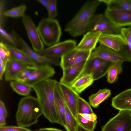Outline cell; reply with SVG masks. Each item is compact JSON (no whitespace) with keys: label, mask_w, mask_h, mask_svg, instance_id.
<instances>
[{"label":"cell","mask_w":131,"mask_h":131,"mask_svg":"<svg viewBox=\"0 0 131 131\" xmlns=\"http://www.w3.org/2000/svg\"><path fill=\"white\" fill-rule=\"evenodd\" d=\"M58 82L48 79L32 86L41 109L43 114L52 123L60 124L54 96V89Z\"/></svg>","instance_id":"6da1fadb"},{"label":"cell","mask_w":131,"mask_h":131,"mask_svg":"<svg viewBox=\"0 0 131 131\" xmlns=\"http://www.w3.org/2000/svg\"><path fill=\"white\" fill-rule=\"evenodd\" d=\"M101 3L100 0L86 2L66 25L64 31L73 37L81 35L87 31L90 20Z\"/></svg>","instance_id":"7a4b0ae2"},{"label":"cell","mask_w":131,"mask_h":131,"mask_svg":"<svg viewBox=\"0 0 131 131\" xmlns=\"http://www.w3.org/2000/svg\"><path fill=\"white\" fill-rule=\"evenodd\" d=\"M42 112L37 98L32 96L22 98L18 106L15 116L18 126L29 127L37 123Z\"/></svg>","instance_id":"3957f363"},{"label":"cell","mask_w":131,"mask_h":131,"mask_svg":"<svg viewBox=\"0 0 131 131\" xmlns=\"http://www.w3.org/2000/svg\"><path fill=\"white\" fill-rule=\"evenodd\" d=\"M41 39L43 43L49 47L59 42L62 32L58 20L42 18L37 27Z\"/></svg>","instance_id":"277c9868"},{"label":"cell","mask_w":131,"mask_h":131,"mask_svg":"<svg viewBox=\"0 0 131 131\" xmlns=\"http://www.w3.org/2000/svg\"><path fill=\"white\" fill-rule=\"evenodd\" d=\"M114 63L99 58H89L84 70L77 79L86 74H91L94 81L98 80L107 74Z\"/></svg>","instance_id":"5b68a950"},{"label":"cell","mask_w":131,"mask_h":131,"mask_svg":"<svg viewBox=\"0 0 131 131\" xmlns=\"http://www.w3.org/2000/svg\"><path fill=\"white\" fill-rule=\"evenodd\" d=\"M101 131H131V112L119 111L102 127Z\"/></svg>","instance_id":"8992f818"},{"label":"cell","mask_w":131,"mask_h":131,"mask_svg":"<svg viewBox=\"0 0 131 131\" xmlns=\"http://www.w3.org/2000/svg\"><path fill=\"white\" fill-rule=\"evenodd\" d=\"M121 28L112 24L102 14H94L91 18L88 31L99 32L102 34L120 33Z\"/></svg>","instance_id":"52a82bcc"},{"label":"cell","mask_w":131,"mask_h":131,"mask_svg":"<svg viewBox=\"0 0 131 131\" xmlns=\"http://www.w3.org/2000/svg\"><path fill=\"white\" fill-rule=\"evenodd\" d=\"M11 34L13 36L18 46L37 65H48L50 66L60 65L59 59H51L40 55L31 49L20 36L13 30Z\"/></svg>","instance_id":"ba28073f"},{"label":"cell","mask_w":131,"mask_h":131,"mask_svg":"<svg viewBox=\"0 0 131 131\" xmlns=\"http://www.w3.org/2000/svg\"><path fill=\"white\" fill-rule=\"evenodd\" d=\"M77 46L75 40H68L48 47L38 53L48 59H59L75 48Z\"/></svg>","instance_id":"9c48e42d"},{"label":"cell","mask_w":131,"mask_h":131,"mask_svg":"<svg viewBox=\"0 0 131 131\" xmlns=\"http://www.w3.org/2000/svg\"><path fill=\"white\" fill-rule=\"evenodd\" d=\"M23 23L33 50L39 53L44 49V44L41 39L37 27L28 16L22 17Z\"/></svg>","instance_id":"30bf717a"},{"label":"cell","mask_w":131,"mask_h":131,"mask_svg":"<svg viewBox=\"0 0 131 131\" xmlns=\"http://www.w3.org/2000/svg\"><path fill=\"white\" fill-rule=\"evenodd\" d=\"M104 15L117 27L121 28L122 27L131 26V10L110 9L106 8Z\"/></svg>","instance_id":"8fae6325"},{"label":"cell","mask_w":131,"mask_h":131,"mask_svg":"<svg viewBox=\"0 0 131 131\" xmlns=\"http://www.w3.org/2000/svg\"><path fill=\"white\" fill-rule=\"evenodd\" d=\"M92 52L80 51L75 48L61 57L60 66L63 70L87 60Z\"/></svg>","instance_id":"7c38bea8"},{"label":"cell","mask_w":131,"mask_h":131,"mask_svg":"<svg viewBox=\"0 0 131 131\" xmlns=\"http://www.w3.org/2000/svg\"><path fill=\"white\" fill-rule=\"evenodd\" d=\"M55 73L54 68L48 65H38L36 70L28 78L21 81L31 87L53 77Z\"/></svg>","instance_id":"4fadbf2b"},{"label":"cell","mask_w":131,"mask_h":131,"mask_svg":"<svg viewBox=\"0 0 131 131\" xmlns=\"http://www.w3.org/2000/svg\"><path fill=\"white\" fill-rule=\"evenodd\" d=\"M59 85L66 104L74 117L76 119L78 114L77 102L78 94L69 86L59 82Z\"/></svg>","instance_id":"5bb4252c"},{"label":"cell","mask_w":131,"mask_h":131,"mask_svg":"<svg viewBox=\"0 0 131 131\" xmlns=\"http://www.w3.org/2000/svg\"><path fill=\"white\" fill-rule=\"evenodd\" d=\"M99 58L114 62L126 61L119 52L100 44L92 52L90 58Z\"/></svg>","instance_id":"9a60e30c"},{"label":"cell","mask_w":131,"mask_h":131,"mask_svg":"<svg viewBox=\"0 0 131 131\" xmlns=\"http://www.w3.org/2000/svg\"><path fill=\"white\" fill-rule=\"evenodd\" d=\"M88 60L62 70V76L59 82L70 85L78 78L82 72Z\"/></svg>","instance_id":"2e32d148"},{"label":"cell","mask_w":131,"mask_h":131,"mask_svg":"<svg viewBox=\"0 0 131 131\" xmlns=\"http://www.w3.org/2000/svg\"><path fill=\"white\" fill-rule=\"evenodd\" d=\"M99 42L100 44L119 52L126 45L120 34H101L99 39Z\"/></svg>","instance_id":"e0dca14e"},{"label":"cell","mask_w":131,"mask_h":131,"mask_svg":"<svg viewBox=\"0 0 131 131\" xmlns=\"http://www.w3.org/2000/svg\"><path fill=\"white\" fill-rule=\"evenodd\" d=\"M111 105L119 111H131V88L123 91L112 99Z\"/></svg>","instance_id":"ac0fdd59"},{"label":"cell","mask_w":131,"mask_h":131,"mask_svg":"<svg viewBox=\"0 0 131 131\" xmlns=\"http://www.w3.org/2000/svg\"><path fill=\"white\" fill-rule=\"evenodd\" d=\"M102 34L99 32L88 31L84 35L75 48L79 50L92 51L99 42V38Z\"/></svg>","instance_id":"d6986e66"},{"label":"cell","mask_w":131,"mask_h":131,"mask_svg":"<svg viewBox=\"0 0 131 131\" xmlns=\"http://www.w3.org/2000/svg\"><path fill=\"white\" fill-rule=\"evenodd\" d=\"M31 66L16 60L12 58L7 63L4 74L6 81H14L16 76L20 72Z\"/></svg>","instance_id":"ffe728a7"},{"label":"cell","mask_w":131,"mask_h":131,"mask_svg":"<svg viewBox=\"0 0 131 131\" xmlns=\"http://www.w3.org/2000/svg\"><path fill=\"white\" fill-rule=\"evenodd\" d=\"M54 93L56 104L60 119V125L66 129L65 113L66 105L59 88L58 82L56 85Z\"/></svg>","instance_id":"44dd1931"},{"label":"cell","mask_w":131,"mask_h":131,"mask_svg":"<svg viewBox=\"0 0 131 131\" xmlns=\"http://www.w3.org/2000/svg\"><path fill=\"white\" fill-rule=\"evenodd\" d=\"M5 44L13 58L30 66L38 65L22 50L10 45Z\"/></svg>","instance_id":"7402d4cb"},{"label":"cell","mask_w":131,"mask_h":131,"mask_svg":"<svg viewBox=\"0 0 131 131\" xmlns=\"http://www.w3.org/2000/svg\"><path fill=\"white\" fill-rule=\"evenodd\" d=\"M94 81L92 74H87L79 78L69 86L79 94L92 85Z\"/></svg>","instance_id":"603a6c76"},{"label":"cell","mask_w":131,"mask_h":131,"mask_svg":"<svg viewBox=\"0 0 131 131\" xmlns=\"http://www.w3.org/2000/svg\"><path fill=\"white\" fill-rule=\"evenodd\" d=\"M111 94L110 89L107 88L100 89L97 92L89 96V103L91 106L96 108L101 103L107 100Z\"/></svg>","instance_id":"cb8c5ba5"},{"label":"cell","mask_w":131,"mask_h":131,"mask_svg":"<svg viewBox=\"0 0 131 131\" xmlns=\"http://www.w3.org/2000/svg\"><path fill=\"white\" fill-rule=\"evenodd\" d=\"M110 9L131 10V0H100Z\"/></svg>","instance_id":"d4e9b609"},{"label":"cell","mask_w":131,"mask_h":131,"mask_svg":"<svg viewBox=\"0 0 131 131\" xmlns=\"http://www.w3.org/2000/svg\"><path fill=\"white\" fill-rule=\"evenodd\" d=\"M123 61L114 63L110 68L107 74V81L109 83H112L116 81L118 76L123 71L122 64Z\"/></svg>","instance_id":"484cf974"},{"label":"cell","mask_w":131,"mask_h":131,"mask_svg":"<svg viewBox=\"0 0 131 131\" xmlns=\"http://www.w3.org/2000/svg\"><path fill=\"white\" fill-rule=\"evenodd\" d=\"M10 85L12 89L18 94L27 96L30 94L31 86L22 82L16 81H10Z\"/></svg>","instance_id":"4316f807"},{"label":"cell","mask_w":131,"mask_h":131,"mask_svg":"<svg viewBox=\"0 0 131 131\" xmlns=\"http://www.w3.org/2000/svg\"><path fill=\"white\" fill-rule=\"evenodd\" d=\"M26 8V6L22 5L5 11L3 15L14 18L22 17L25 15V13Z\"/></svg>","instance_id":"83f0119b"},{"label":"cell","mask_w":131,"mask_h":131,"mask_svg":"<svg viewBox=\"0 0 131 131\" xmlns=\"http://www.w3.org/2000/svg\"><path fill=\"white\" fill-rule=\"evenodd\" d=\"M65 121L67 131H75L78 124L76 119L74 117L66 105Z\"/></svg>","instance_id":"f1b7e54d"},{"label":"cell","mask_w":131,"mask_h":131,"mask_svg":"<svg viewBox=\"0 0 131 131\" xmlns=\"http://www.w3.org/2000/svg\"><path fill=\"white\" fill-rule=\"evenodd\" d=\"M77 110L78 114L94 113L90 103L79 96L78 99Z\"/></svg>","instance_id":"f546056e"},{"label":"cell","mask_w":131,"mask_h":131,"mask_svg":"<svg viewBox=\"0 0 131 131\" xmlns=\"http://www.w3.org/2000/svg\"><path fill=\"white\" fill-rule=\"evenodd\" d=\"M37 66H30L24 69L17 74L14 81L21 82L27 78L36 70Z\"/></svg>","instance_id":"4dcf8cb0"},{"label":"cell","mask_w":131,"mask_h":131,"mask_svg":"<svg viewBox=\"0 0 131 131\" xmlns=\"http://www.w3.org/2000/svg\"><path fill=\"white\" fill-rule=\"evenodd\" d=\"M76 120L78 124L84 128L91 131H94L97 121L93 122L88 120L79 114L77 115Z\"/></svg>","instance_id":"1f68e13d"},{"label":"cell","mask_w":131,"mask_h":131,"mask_svg":"<svg viewBox=\"0 0 131 131\" xmlns=\"http://www.w3.org/2000/svg\"><path fill=\"white\" fill-rule=\"evenodd\" d=\"M120 34L126 42L127 47L131 52V26L128 28H121Z\"/></svg>","instance_id":"d6a6232c"},{"label":"cell","mask_w":131,"mask_h":131,"mask_svg":"<svg viewBox=\"0 0 131 131\" xmlns=\"http://www.w3.org/2000/svg\"><path fill=\"white\" fill-rule=\"evenodd\" d=\"M49 5L47 11L48 13V19H55L58 15L57 10V1L49 0Z\"/></svg>","instance_id":"836d02e7"},{"label":"cell","mask_w":131,"mask_h":131,"mask_svg":"<svg viewBox=\"0 0 131 131\" xmlns=\"http://www.w3.org/2000/svg\"><path fill=\"white\" fill-rule=\"evenodd\" d=\"M12 58L10 52L6 47L5 43L2 42L0 43V58L5 63Z\"/></svg>","instance_id":"e575fe53"},{"label":"cell","mask_w":131,"mask_h":131,"mask_svg":"<svg viewBox=\"0 0 131 131\" xmlns=\"http://www.w3.org/2000/svg\"><path fill=\"white\" fill-rule=\"evenodd\" d=\"M0 32L1 36L9 43L10 44V45L16 47L18 46L11 34H9L7 33L3 29V27L1 26Z\"/></svg>","instance_id":"d590c367"},{"label":"cell","mask_w":131,"mask_h":131,"mask_svg":"<svg viewBox=\"0 0 131 131\" xmlns=\"http://www.w3.org/2000/svg\"><path fill=\"white\" fill-rule=\"evenodd\" d=\"M0 131H32L25 127L20 126H0Z\"/></svg>","instance_id":"8d00e7d4"},{"label":"cell","mask_w":131,"mask_h":131,"mask_svg":"<svg viewBox=\"0 0 131 131\" xmlns=\"http://www.w3.org/2000/svg\"><path fill=\"white\" fill-rule=\"evenodd\" d=\"M83 117L86 119L93 122L96 121L97 116L94 113L92 114H79Z\"/></svg>","instance_id":"74e56055"},{"label":"cell","mask_w":131,"mask_h":131,"mask_svg":"<svg viewBox=\"0 0 131 131\" xmlns=\"http://www.w3.org/2000/svg\"><path fill=\"white\" fill-rule=\"evenodd\" d=\"M8 113L5 104L1 100L0 101V115L4 117L6 119L8 116Z\"/></svg>","instance_id":"f35d334b"},{"label":"cell","mask_w":131,"mask_h":131,"mask_svg":"<svg viewBox=\"0 0 131 131\" xmlns=\"http://www.w3.org/2000/svg\"><path fill=\"white\" fill-rule=\"evenodd\" d=\"M5 2L4 0H1L0 2V26L2 27L3 19V14L4 11Z\"/></svg>","instance_id":"ab89813d"},{"label":"cell","mask_w":131,"mask_h":131,"mask_svg":"<svg viewBox=\"0 0 131 131\" xmlns=\"http://www.w3.org/2000/svg\"><path fill=\"white\" fill-rule=\"evenodd\" d=\"M36 1L42 5L47 10L49 5V0H37Z\"/></svg>","instance_id":"60d3db41"},{"label":"cell","mask_w":131,"mask_h":131,"mask_svg":"<svg viewBox=\"0 0 131 131\" xmlns=\"http://www.w3.org/2000/svg\"><path fill=\"white\" fill-rule=\"evenodd\" d=\"M6 65H0V79L2 80L4 74Z\"/></svg>","instance_id":"b9f144b4"},{"label":"cell","mask_w":131,"mask_h":131,"mask_svg":"<svg viewBox=\"0 0 131 131\" xmlns=\"http://www.w3.org/2000/svg\"><path fill=\"white\" fill-rule=\"evenodd\" d=\"M39 131H63L59 129L54 128H40Z\"/></svg>","instance_id":"7bdbcfd3"},{"label":"cell","mask_w":131,"mask_h":131,"mask_svg":"<svg viewBox=\"0 0 131 131\" xmlns=\"http://www.w3.org/2000/svg\"><path fill=\"white\" fill-rule=\"evenodd\" d=\"M5 119L4 117L0 115V126H5L6 124Z\"/></svg>","instance_id":"ee69618b"},{"label":"cell","mask_w":131,"mask_h":131,"mask_svg":"<svg viewBox=\"0 0 131 131\" xmlns=\"http://www.w3.org/2000/svg\"><path fill=\"white\" fill-rule=\"evenodd\" d=\"M75 131H91L90 130H87L86 129L82 127H81V126H80V125H79V124L78 125L76 128V129Z\"/></svg>","instance_id":"f6af8a7d"},{"label":"cell","mask_w":131,"mask_h":131,"mask_svg":"<svg viewBox=\"0 0 131 131\" xmlns=\"http://www.w3.org/2000/svg\"><path fill=\"white\" fill-rule=\"evenodd\" d=\"M39 131V130H37V131Z\"/></svg>","instance_id":"bcb514c9"}]
</instances>
